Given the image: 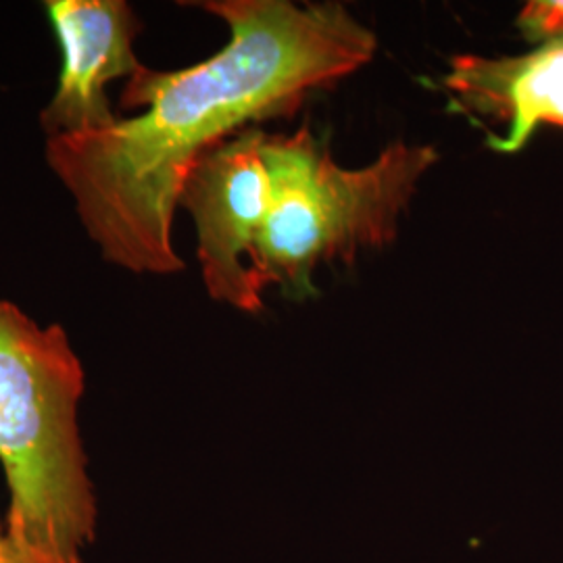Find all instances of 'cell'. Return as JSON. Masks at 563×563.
<instances>
[{
    "mask_svg": "<svg viewBox=\"0 0 563 563\" xmlns=\"http://www.w3.org/2000/svg\"><path fill=\"white\" fill-rule=\"evenodd\" d=\"M443 86L451 109L505 125L504 134H486L488 148L518 153L539 125L563 128V36L518 57L457 55Z\"/></svg>",
    "mask_w": 563,
    "mask_h": 563,
    "instance_id": "cell-6",
    "label": "cell"
},
{
    "mask_svg": "<svg viewBox=\"0 0 563 563\" xmlns=\"http://www.w3.org/2000/svg\"><path fill=\"white\" fill-rule=\"evenodd\" d=\"M44 9L59 42L60 74L42 111V130L55 139L113 125L120 115L107 99V84L144 69L134 53V11L123 0H48Z\"/></svg>",
    "mask_w": 563,
    "mask_h": 563,
    "instance_id": "cell-5",
    "label": "cell"
},
{
    "mask_svg": "<svg viewBox=\"0 0 563 563\" xmlns=\"http://www.w3.org/2000/svg\"><path fill=\"white\" fill-rule=\"evenodd\" d=\"M230 27L213 57L142 69L121 97L139 113L46 139V163L71 192L102 260L134 274L184 269L172 230L184 181L205 153L257 123L292 115L374 59L378 41L341 2H197Z\"/></svg>",
    "mask_w": 563,
    "mask_h": 563,
    "instance_id": "cell-1",
    "label": "cell"
},
{
    "mask_svg": "<svg viewBox=\"0 0 563 563\" xmlns=\"http://www.w3.org/2000/svg\"><path fill=\"white\" fill-rule=\"evenodd\" d=\"M0 537H2V530H0Z\"/></svg>",
    "mask_w": 563,
    "mask_h": 563,
    "instance_id": "cell-8",
    "label": "cell"
},
{
    "mask_svg": "<svg viewBox=\"0 0 563 563\" xmlns=\"http://www.w3.org/2000/svg\"><path fill=\"white\" fill-rule=\"evenodd\" d=\"M263 159L272 201L255 255L263 290L280 286L288 299L318 297V265L353 263L362 249L397 239L399 218L423 174L439 162L432 144L393 142L376 162L346 169L309 128L267 134Z\"/></svg>",
    "mask_w": 563,
    "mask_h": 563,
    "instance_id": "cell-3",
    "label": "cell"
},
{
    "mask_svg": "<svg viewBox=\"0 0 563 563\" xmlns=\"http://www.w3.org/2000/svg\"><path fill=\"white\" fill-rule=\"evenodd\" d=\"M518 30L528 42L543 44L563 36V0L528 2L518 18Z\"/></svg>",
    "mask_w": 563,
    "mask_h": 563,
    "instance_id": "cell-7",
    "label": "cell"
},
{
    "mask_svg": "<svg viewBox=\"0 0 563 563\" xmlns=\"http://www.w3.org/2000/svg\"><path fill=\"white\" fill-rule=\"evenodd\" d=\"M265 136L262 128H249L205 153L184 181L178 202L195 220L209 297L244 313L263 309L255 255L272 201Z\"/></svg>",
    "mask_w": 563,
    "mask_h": 563,
    "instance_id": "cell-4",
    "label": "cell"
},
{
    "mask_svg": "<svg viewBox=\"0 0 563 563\" xmlns=\"http://www.w3.org/2000/svg\"><path fill=\"white\" fill-rule=\"evenodd\" d=\"M81 395L84 367L67 332L0 299V463L11 493L0 563H81L95 541Z\"/></svg>",
    "mask_w": 563,
    "mask_h": 563,
    "instance_id": "cell-2",
    "label": "cell"
}]
</instances>
